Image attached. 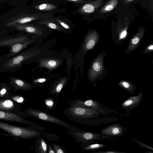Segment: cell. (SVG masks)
I'll return each mask as SVG.
<instances>
[{"instance_id":"cell-1","label":"cell","mask_w":153,"mask_h":153,"mask_svg":"<svg viewBox=\"0 0 153 153\" xmlns=\"http://www.w3.org/2000/svg\"><path fill=\"white\" fill-rule=\"evenodd\" d=\"M34 41L26 36H18L15 37L0 39V47L9 48V53L0 56V63L6 59L12 56L26 48Z\"/></svg>"},{"instance_id":"cell-2","label":"cell","mask_w":153,"mask_h":153,"mask_svg":"<svg viewBox=\"0 0 153 153\" xmlns=\"http://www.w3.org/2000/svg\"><path fill=\"white\" fill-rule=\"evenodd\" d=\"M0 129L12 137L26 140L36 138L44 133L43 130L31 126L28 127H24L0 121Z\"/></svg>"},{"instance_id":"cell-3","label":"cell","mask_w":153,"mask_h":153,"mask_svg":"<svg viewBox=\"0 0 153 153\" xmlns=\"http://www.w3.org/2000/svg\"><path fill=\"white\" fill-rule=\"evenodd\" d=\"M18 115L24 118L31 116L48 122L59 124L69 130L70 132L75 131L79 129L61 119L45 112L33 108H27L24 111H20Z\"/></svg>"},{"instance_id":"cell-4","label":"cell","mask_w":153,"mask_h":153,"mask_svg":"<svg viewBox=\"0 0 153 153\" xmlns=\"http://www.w3.org/2000/svg\"><path fill=\"white\" fill-rule=\"evenodd\" d=\"M64 114L69 120L73 118L92 119L100 117V113L96 110L71 105L65 109Z\"/></svg>"},{"instance_id":"cell-5","label":"cell","mask_w":153,"mask_h":153,"mask_svg":"<svg viewBox=\"0 0 153 153\" xmlns=\"http://www.w3.org/2000/svg\"><path fill=\"white\" fill-rule=\"evenodd\" d=\"M70 105L83 107L97 111L100 114L103 115L108 116L111 113L117 114L118 113L109 107H106L96 101L89 98L85 101L79 100H74L70 102Z\"/></svg>"},{"instance_id":"cell-6","label":"cell","mask_w":153,"mask_h":153,"mask_svg":"<svg viewBox=\"0 0 153 153\" xmlns=\"http://www.w3.org/2000/svg\"><path fill=\"white\" fill-rule=\"evenodd\" d=\"M127 132L126 128L119 123L109 125L101 129L99 133L102 139L117 140Z\"/></svg>"},{"instance_id":"cell-7","label":"cell","mask_w":153,"mask_h":153,"mask_svg":"<svg viewBox=\"0 0 153 153\" xmlns=\"http://www.w3.org/2000/svg\"><path fill=\"white\" fill-rule=\"evenodd\" d=\"M68 133L74 138L77 144L79 143H84L87 142L94 140L102 141V139L100 133L90 131H84L79 129L73 132L68 131Z\"/></svg>"},{"instance_id":"cell-8","label":"cell","mask_w":153,"mask_h":153,"mask_svg":"<svg viewBox=\"0 0 153 153\" xmlns=\"http://www.w3.org/2000/svg\"><path fill=\"white\" fill-rule=\"evenodd\" d=\"M0 120L25 124L44 130L45 127L32 122L12 112L0 111Z\"/></svg>"},{"instance_id":"cell-9","label":"cell","mask_w":153,"mask_h":153,"mask_svg":"<svg viewBox=\"0 0 153 153\" xmlns=\"http://www.w3.org/2000/svg\"><path fill=\"white\" fill-rule=\"evenodd\" d=\"M42 14L20 13L17 16L11 18L6 23L5 26L13 27L16 25L25 24L39 19H44L45 17L42 16Z\"/></svg>"},{"instance_id":"cell-10","label":"cell","mask_w":153,"mask_h":153,"mask_svg":"<svg viewBox=\"0 0 153 153\" xmlns=\"http://www.w3.org/2000/svg\"><path fill=\"white\" fill-rule=\"evenodd\" d=\"M143 97L142 91L137 96H131L121 104L122 108L126 110V114L123 116L126 117L129 115L131 111L139 105Z\"/></svg>"},{"instance_id":"cell-11","label":"cell","mask_w":153,"mask_h":153,"mask_svg":"<svg viewBox=\"0 0 153 153\" xmlns=\"http://www.w3.org/2000/svg\"><path fill=\"white\" fill-rule=\"evenodd\" d=\"M119 119L113 117H104L92 119H82L73 118L70 120L82 125L91 126H97L99 125L108 124L119 120Z\"/></svg>"},{"instance_id":"cell-12","label":"cell","mask_w":153,"mask_h":153,"mask_svg":"<svg viewBox=\"0 0 153 153\" xmlns=\"http://www.w3.org/2000/svg\"><path fill=\"white\" fill-rule=\"evenodd\" d=\"M20 104L10 98H0V111L9 112L18 114L20 112Z\"/></svg>"},{"instance_id":"cell-13","label":"cell","mask_w":153,"mask_h":153,"mask_svg":"<svg viewBox=\"0 0 153 153\" xmlns=\"http://www.w3.org/2000/svg\"><path fill=\"white\" fill-rule=\"evenodd\" d=\"M9 82L12 86L13 94L18 91H26L30 90L32 88L31 84L15 77H10Z\"/></svg>"},{"instance_id":"cell-14","label":"cell","mask_w":153,"mask_h":153,"mask_svg":"<svg viewBox=\"0 0 153 153\" xmlns=\"http://www.w3.org/2000/svg\"><path fill=\"white\" fill-rule=\"evenodd\" d=\"M105 0H95L88 2L81 6L79 9V12L84 14H88L94 12L105 2Z\"/></svg>"},{"instance_id":"cell-15","label":"cell","mask_w":153,"mask_h":153,"mask_svg":"<svg viewBox=\"0 0 153 153\" xmlns=\"http://www.w3.org/2000/svg\"><path fill=\"white\" fill-rule=\"evenodd\" d=\"M16 30L33 33L35 34L40 35L42 34V31L37 27L33 25L26 24V23L16 25L13 26Z\"/></svg>"},{"instance_id":"cell-16","label":"cell","mask_w":153,"mask_h":153,"mask_svg":"<svg viewBox=\"0 0 153 153\" xmlns=\"http://www.w3.org/2000/svg\"><path fill=\"white\" fill-rule=\"evenodd\" d=\"M36 138L34 143V151L36 153H46L48 145L42 135Z\"/></svg>"},{"instance_id":"cell-17","label":"cell","mask_w":153,"mask_h":153,"mask_svg":"<svg viewBox=\"0 0 153 153\" xmlns=\"http://www.w3.org/2000/svg\"><path fill=\"white\" fill-rule=\"evenodd\" d=\"M97 141L93 140L84 143H81V149L85 151H95L100 149L106 146V145L102 143H98Z\"/></svg>"},{"instance_id":"cell-18","label":"cell","mask_w":153,"mask_h":153,"mask_svg":"<svg viewBox=\"0 0 153 153\" xmlns=\"http://www.w3.org/2000/svg\"><path fill=\"white\" fill-rule=\"evenodd\" d=\"M12 88L9 83L0 82V98H10L13 95Z\"/></svg>"},{"instance_id":"cell-19","label":"cell","mask_w":153,"mask_h":153,"mask_svg":"<svg viewBox=\"0 0 153 153\" xmlns=\"http://www.w3.org/2000/svg\"><path fill=\"white\" fill-rule=\"evenodd\" d=\"M96 35L95 33L93 32L88 35L84 46L85 51L91 49L94 47L96 43Z\"/></svg>"},{"instance_id":"cell-20","label":"cell","mask_w":153,"mask_h":153,"mask_svg":"<svg viewBox=\"0 0 153 153\" xmlns=\"http://www.w3.org/2000/svg\"><path fill=\"white\" fill-rule=\"evenodd\" d=\"M60 63L59 60L52 59H43L40 62V64L42 66L50 69L56 68Z\"/></svg>"},{"instance_id":"cell-21","label":"cell","mask_w":153,"mask_h":153,"mask_svg":"<svg viewBox=\"0 0 153 153\" xmlns=\"http://www.w3.org/2000/svg\"><path fill=\"white\" fill-rule=\"evenodd\" d=\"M119 0H110L102 7L100 12L103 13L109 12L112 10L117 5Z\"/></svg>"},{"instance_id":"cell-22","label":"cell","mask_w":153,"mask_h":153,"mask_svg":"<svg viewBox=\"0 0 153 153\" xmlns=\"http://www.w3.org/2000/svg\"><path fill=\"white\" fill-rule=\"evenodd\" d=\"M40 24L44 25L50 28L58 30H63V28L53 21V19H43L39 22Z\"/></svg>"},{"instance_id":"cell-23","label":"cell","mask_w":153,"mask_h":153,"mask_svg":"<svg viewBox=\"0 0 153 153\" xmlns=\"http://www.w3.org/2000/svg\"><path fill=\"white\" fill-rule=\"evenodd\" d=\"M119 85L126 91L131 94L134 93L135 90L136 88L134 85L126 82H121L119 84Z\"/></svg>"},{"instance_id":"cell-24","label":"cell","mask_w":153,"mask_h":153,"mask_svg":"<svg viewBox=\"0 0 153 153\" xmlns=\"http://www.w3.org/2000/svg\"><path fill=\"white\" fill-rule=\"evenodd\" d=\"M34 8L42 11H50L56 9V7L54 5L47 3L36 6Z\"/></svg>"},{"instance_id":"cell-25","label":"cell","mask_w":153,"mask_h":153,"mask_svg":"<svg viewBox=\"0 0 153 153\" xmlns=\"http://www.w3.org/2000/svg\"><path fill=\"white\" fill-rule=\"evenodd\" d=\"M10 99L13 101L19 104L24 103L25 101L24 98L22 96L19 95H14L13 94Z\"/></svg>"},{"instance_id":"cell-26","label":"cell","mask_w":153,"mask_h":153,"mask_svg":"<svg viewBox=\"0 0 153 153\" xmlns=\"http://www.w3.org/2000/svg\"><path fill=\"white\" fill-rule=\"evenodd\" d=\"M55 153H67L65 150L60 145L53 143H51Z\"/></svg>"},{"instance_id":"cell-27","label":"cell","mask_w":153,"mask_h":153,"mask_svg":"<svg viewBox=\"0 0 153 153\" xmlns=\"http://www.w3.org/2000/svg\"><path fill=\"white\" fill-rule=\"evenodd\" d=\"M131 141H134L137 143L138 144L140 147L141 149H147L153 152V148L152 147L146 145V144L142 143L139 140H135L134 139H131Z\"/></svg>"},{"instance_id":"cell-28","label":"cell","mask_w":153,"mask_h":153,"mask_svg":"<svg viewBox=\"0 0 153 153\" xmlns=\"http://www.w3.org/2000/svg\"><path fill=\"white\" fill-rule=\"evenodd\" d=\"M45 102L46 106L49 108L52 109L53 108L54 102L52 99H46L45 100Z\"/></svg>"},{"instance_id":"cell-29","label":"cell","mask_w":153,"mask_h":153,"mask_svg":"<svg viewBox=\"0 0 153 153\" xmlns=\"http://www.w3.org/2000/svg\"><path fill=\"white\" fill-rule=\"evenodd\" d=\"M92 153H126L125 152L115 151V150H106L104 151H97L91 152Z\"/></svg>"},{"instance_id":"cell-30","label":"cell","mask_w":153,"mask_h":153,"mask_svg":"<svg viewBox=\"0 0 153 153\" xmlns=\"http://www.w3.org/2000/svg\"><path fill=\"white\" fill-rule=\"evenodd\" d=\"M53 19L58 22L64 28L68 29H70L69 26L65 22L62 21V20H61L58 18L54 19Z\"/></svg>"},{"instance_id":"cell-31","label":"cell","mask_w":153,"mask_h":153,"mask_svg":"<svg viewBox=\"0 0 153 153\" xmlns=\"http://www.w3.org/2000/svg\"><path fill=\"white\" fill-rule=\"evenodd\" d=\"M101 65L98 62H95L93 65V69L94 71L98 72L100 70Z\"/></svg>"},{"instance_id":"cell-32","label":"cell","mask_w":153,"mask_h":153,"mask_svg":"<svg viewBox=\"0 0 153 153\" xmlns=\"http://www.w3.org/2000/svg\"><path fill=\"white\" fill-rule=\"evenodd\" d=\"M47 151L48 153H55L53 148L50 143L48 145Z\"/></svg>"},{"instance_id":"cell-33","label":"cell","mask_w":153,"mask_h":153,"mask_svg":"<svg viewBox=\"0 0 153 153\" xmlns=\"http://www.w3.org/2000/svg\"><path fill=\"white\" fill-rule=\"evenodd\" d=\"M140 40V37L138 36H137L134 38L131 41V43L133 45L137 44L139 42Z\"/></svg>"},{"instance_id":"cell-34","label":"cell","mask_w":153,"mask_h":153,"mask_svg":"<svg viewBox=\"0 0 153 153\" xmlns=\"http://www.w3.org/2000/svg\"><path fill=\"white\" fill-rule=\"evenodd\" d=\"M45 81L46 79L45 78H40L35 80L34 82L42 83L45 82Z\"/></svg>"},{"instance_id":"cell-35","label":"cell","mask_w":153,"mask_h":153,"mask_svg":"<svg viewBox=\"0 0 153 153\" xmlns=\"http://www.w3.org/2000/svg\"><path fill=\"white\" fill-rule=\"evenodd\" d=\"M68 1L72 2L74 3L80 2L86 0H65Z\"/></svg>"},{"instance_id":"cell-36","label":"cell","mask_w":153,"mask_h":153,"mask_svg":"<svg viewBox=\"0 0 153 153\" xmlns=\"http://www.w3.org/2000/svg\"><path fill=\"white\" fill-rule=\"evenodd\" d=\"M126 31L125 30L122 32L121 35V38H123L126 36Z\"/></svg>"},{"instance_id":"cell-37","label":"cell","mask_w":153,"mask_h":153,"mask_svg":"<svg viewBox=\"0 0 153 153\" xmlns=\"http://www.w3.org/2000/svg\"><path fill=\"white\" fill-rule=\"evenodd\" d=\"M148 49L150 50H153V45L149 46L148 47Z\"/></svg>"},{"instance_id":"cell-38","label":"cell","mask_w":153,"mask_h":153,"mask_svg":"<svg viewBox=\"0 0 153 153\" xmlns=\"http://www.w3.org/2000/svg\"><path fill=\"white\" fill-rule=\"evenodd\" d=\"M146 153H153V152L152 151H147L145 152Z\"/></svg>"},{"instance_id":"cell-39","label":"cell","mask_w":153,"mask_h":153,"mask_svg":"<svg viewBox=\"0 0 153 153\" xmlns=\"http://www.w3.org/2000/svg\"><path fill=\"white\" fill-rule=\"evenodd\" d=\"M126 0L127 1H132L134 0Z\"/></svg>"}]
</instances>
